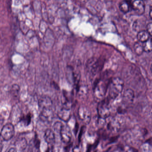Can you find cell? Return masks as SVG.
<instances>
[{
    "label": "cell",
    "instance_id": "1",
    "mask_svg": "<svg viewBox=\"0 0 152 152\" xmlns=\"http://www.w3.org/2000/svg\"><path fill=\"white\" fill-rule=\"evenodd\" d=\"M124 82L119 77H115L109 81L108 85V99H115L123 90Z\"/></svg>",
    "mask_w": 152,
    "mask_h": 152
},
{
    "label": "cell",
    "instance_id": "2",
    "mask_svg": "<svg viewBox=\"0 0 152 152\" xmlns=\"http://www.w3.org/2000/svg\"><path fill=\"white\" fill-rule=\"evenodd\" d=\"M109 83V81L108 83L104 82L100 80L96 82L94 87V95L97 100L100 101L103 100L108 88Z\"/></svg>",
    "mask_w": 152,
    "mask_h": 152
},
{
    "label": "cell",
    "instance_id": "3",
    "mask_svg": "<svg viewBox=\"0 0 152 152\" xmlns=\"http://www.w3.org/2000/svg\"><path fill=\"white\" fill-rule=\"evenodd\" d=\"M102 60L96 58H91L87 61L86 67L88 72L91 75H95L101 70L103 66Z\"/></svg>",
    "mask_w": 152,
    "mask_h": 152
},
{
    "label": "cell",
    "instance_id": "4",
    "mask_svg": "<svg viewBox=\"0 0 152 152\" xmlns=\"http://www.w3.org/2000/svg\"><path fill=\"white\" fill-rule=\"evenodd\" d=\"M97 112L99 118L106 119L109 117L111 114L109 101L104 99L100 101L98 106Z\"/></svg>",
    "mask_w": 152,
    "mask_h": 152
},
{
    "label": "cell",
    "instance_id": "5",
    "mask_svg": "<svg viewBox=\"0 0 152 152\" xmlns=\"http://www.w3.org/2000/svg\"><path fill=\"white\" fill-rule=\"evenodd\" d=\"M124 124V120L122 117L113 118L107 124V129L112 132H117L121 130Z\"/></svg>",
    "mask_w": 152,
    "mask_h": 152
},
{
    "label": "cell",
    "instance_id": "6",
    "mask_svg": "<svg viewBox=\"0 0 152 152\" xmlns=\"http://www.w3.org/2000/svg\"><path fill=\"white\" fill-rule=\"evenodd\" d=\"M15 133V127L12 124L8 123L5 124L1 129L0 135L5 141H8L14 137Z\"/></svg>",
    "mask_w": 152,
    "mask_h": 152
},
{
    "label": "cell",
    "instance_id": "7",
    "mask_svg": "<svg viewBox=\"0 0 152 152\" xmlns=\"http://www.w3.org/2000/svg\"><path fill=\"white\" fill-rule=\"evenodd\" d=\"M39 106L40 111L43 110H52L53 101L49 97L44 96L39 99Z\"/></svg>",
    "mask_w": 152,
    "mask_h": 152
},
{
    "label": "cell",
    "instance_id": "8",
    "mask_svg": "<svg viewBox=\"0 0 152 152\" xmlns=\"http://www.w3.org/2000/svg\"><path fill=\"white\" fill-rule=\"evenodd\" d=\"M135 98L134 91L131 88L125 90L122 96V103L124 106H128L130 105L134 101Z\"/></svg>",
    "mask_w": 152,
    "mask_h": 152
},
{
    "label": "cell",
    "instance_id": "9",
    "mask_svg": "<svg viewBox=\"0 0 152 152\" xmlns=\"http://www.w3.org/2000/svg\"><path fill=\"white\" fill-rule=\"evenodd\" d=\"M61 139L65 144H68L71 141L72 138V133L71 129L68 126L63 125L59 132Z\"/></svg>",
    "mask_w": 152,
    "mask_h": 152
},
{
    "label": "cell",
    "instance_id": "10",
    "mask_svg": "<svg viewBox=\"0 0 152 152\" xmlns=\"http://www.w3.org/2000/svg\"><path fill=\"white\" fill-rule=\"evenodd\" d=\"M132 8L137 15H142L145 9V5L143 0H134L132 4Z\"/></svg>",
    "mask_w": 152,
    "mask_h": 152
},
{
    "label": "cell",
    "instance_id": "11",
    "mask_svg": "<svg viewBox=\"0 0 152 152\" xmlns=\"http://www.w3.org/2000/svg\"><path fill=\"white\" fill-rule=\"evenodd\" d=\"M78 115L80 119L86 124H88L91 120V113L86 107H80L78 110Z\"/></svg>",
    "mask_w": 152,
    "mask_h": 152
},
{
    "label": "cell",
    "instance_id": "12",
    "mask_svg": "<svg viewBox=\"0 0 152 152\" xmlns=\"http://www.w3.org/2000/svg\"><path fill=\"white\" fill-rule=\"evenodd\" d=\"M58 118L64 122L69 121L71 117V110L70 107L67 105L64 106L58 113Z\"/></svg>",
    "mask_w": 152,
    "mask_h": 152
},
{
    "label": "cell",
    "instance_id": "13",
    "mask_svg": "<svg viewBox=\"0 0 152 152\" xmlns=\"http://www.w3.org/2000/svg\"><path fill=\"white\" fill-rule=\"evenodd\" d=\"M44 138L48 145L50 146L49 149H52L56 141L55 134L53 131L50 129H47L44 134Z\"/></svg>",
    "mask_w": 152,
    "mask_h": 152
},
{
    "label": "cell",
    "instance_id": "14",
    "mask_svg": "<svg viewBox=\"0 0 152 152\" xmlns=\"http://www.w3.org/2000/svg\"><path fill=\"white\" fill-rule=\"evenodd\" d=\"M53 116L54 115L52 109L40 111V118L43 121L50 122L53 119Z\"/></svg>",
    "mask_w": 152,
    "mask_h": 152
},
{
    "label": "cell",
    "instance_id": "15",
    "mask_svg": "<svg viewBox=\"0 0 152 152\" xmlns=\"http://www.w3.org/2000/svg\"><path fill=\"white\" fill-rule=\"evenodd\" d=\"M151 37L147 31H141L138 33L137 38L140 42L143 43Z\"/></svg>",
    "mask_w": 152,
    "mask_h": 152
},
{
    "label": "cell",
    "instance_id": "16",
    "mask_svg": "<svg viewBox=\"0 0 152 152\" xmlns=\"http://www.w3.org/2000/svg\"><path fill=\"white\" fill-rule=\"evenodd\" d=\"M15 146L17 150L18 148L19 151H23L27 147V140L25 138H22L16 142Z\"/></svg>",
    "mask_w": 152,
    "mask_h": 152
},
{
    "label": "cell",
    "instance_id": "17",
    "mask_svg": "<svg viewBox=\"0 0 152 152\" xmlns=\"http://www.w3.org/2000/svg\"><path fill=\"white\" fill-rule=\"evenodd\" d=\"M77 92L80 98H83L87 96L88 92V89L85 85L79 86L77 88Z\"/></svg>",
    "mask_w": 152,
    "mask_h": 152
},
{
    "label": "cell",
    "instance_id": "18",
    "mask_svg": "<svg viewBox=\"0 0 152 152\" xmlns=\"http://www.w3.org/2000/svg\"><path fill=\"white\" fill-rule=\"evenodd\" d=\"M119 9L124 14L129 12L130 10V6L128 1H123L120 2L119 4Z\"/></svg>",
    "mask_w": 152,
    "mask_h": 152
},
{
    "label": "cell",
    "instance_id": "19",
    "mask_svg": "<svg viewBox=\"0 0 152 152\" xmlns=\"http://www.w3.org/2000/svg\"><path fill=\"white\" fill-rule=\"evenodd\" d=\"M144 51L149 53L152 51V39L151 37L142 44Z\"/></svg>",
    "mask_w": 152,
    "mask_h": 152
},
{
    "label": "cell",
    "instance_id": "20",
    "mask_svg": "<svg viewBox=\"0 0 152 152\" xmlns=\"http://www.w3.org/2000/svg\"><path fill=\"white\" fill-rule=\"evenodd\" d=\"M140 42H136L134 44V50L135 53L137 56H140L144 52L143 46Z\"/></svg>",
    "mask_w": 152,
    "mask_h": 152
},
{
    "label": "cell",
    "instance_id": "21",
    "mask_svg": "<svg viewBox=\"0 0 152 152\" xmlns=\"http://www.w3.org/2000/svg\"><path fill=\"white\" fill-rule=\"evenodd\" d=\"M32 115L29 113L27 114L24 115L21 117L20 121L24 124L25 126H28L31 122Z\"/></svg>",
    "mask_w": 152,
    "mask_h": 152
},
{
    "label": "cell",
    "instance_id": "22",
    "mask_svg": "<svg viewBox=\"0 0 152 152\" xmlns=\"http://www.w3.org/2000/svg\"><path fill=\"white\" fill-rule=\"evenodd\" d=\"M20 91V87L17 84H14L11 89V94L15 97H18Z\"/></svg>",
    "mask_w": 152,
    "mask_h": 152
},
{
    "label": "cell",
    "instance_id": "23",
    "mask_svg": "<svg viewBox=\"0 0 152 152\" xmlns=\"http://www.w3.org/2000/svg\"><path fill=\"white\" fill-rule=\"evenodd\" d=\"M63 125H64V124H63L62 122H55V123L54 124V125H53V129H54V130H55V131L59 133V132H60L61 128H62Z\"/></svg>",
    "mask_w": 152,
    "mask_h": 152
},
{
    "label": "cell",
    "instance_id": "24",
    "mask_svg": "<svg viewBox=\"0 0 152 152\" xmlns=\"http://www.w3.org/2000/svg\"><path fill=\"white\" fill-rule=\"evenodd\" d=\"M34 147L36 149H39L40 146V140L38 138L37 135H35V137L34 140Z\"/></svg>",
    "mask_w": 152,
    "mask_h": 152
},
{
    "label": "cell",
    "instance_id": "25",
    "mask_svg": "<svg viewBox=\"0 0 152 152\" xmlns=\"http://www.w3.org/2000/svg\"><path fill=\"white\" fill-rule=\"evenodd\" d=\"M146 31L149 34L150 36H152V23L148 24L146 26Z\"/></svg>",
    "mask_w": 152,
    "mask_h": 152
},
{
    "label": "cell",
    "instance_id": "26",
    "mask_svg": "<svg viewBox=\"0 0 152 152\" xmlns=\"http://www.w3.org/2000/svg\"><path fill=\"white\" fill-rule=\"evenodd\" d=\"M17 150L16 148H10V149L8 150V152H17Z\"/></svg>",
    "mask_w": 152,
    "mask_h": 152
},
{
    "label": "cell",
    "instance_id": "27",
    "mask_svg": "<svg viewBox=\"0 0 152 152\" xmlns=\"http://www.w3.org/2000/svg\"><path fill=\"white\" fill-rule=\"evenodd\" d=\"M149 17H150V19H152V7H150V9H149Z\"/></svg>",
    "mask_w": 152,
    "mask_h": 152
},
{
    "label": "cell",
    "instance_id": "28",
    "mask_svg": "<svg viewBox=\"0 0 152 152\" xmlns=\"http://www.w3.org/2000/svg\"><path fill=\"white\" fill-rule=\"evenodd\" d=\"M3 148V144L1 143H0V152H1L2 151V149Z\"/></svg>",
    "mask_w": 152,
    "mask_h": 152
},
{
    "label": "cell",
    "instance_id": "29",
    "mask_svg": "<svg viewBox=\"0 0 152 152\" xmlns=\"http://www.w3.org/2000/svg\"><path fill=\"white\" fill-rule=\"evenodd\" d=\"M125 1H131L132 0H125Z\"/></svg>",
    "mask_w": 152,
    "mask_h": 152
},
{
    "label": "cell",
    "instance_id": "30",
    "mask_svg": "<svg viewBox=\"0 0 152 152\" xmlns=\"http://www.w3.org/2000/svg\"><path fill=\"white\" fill-rule=\"evenodd\" d=\"M143 1H145V0H143Z\"/></svg>",
    "mask_w": 152,
    "mask_h": 152
}]
</instances>
